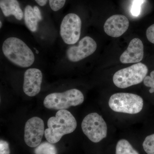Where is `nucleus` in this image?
Here are the masks:
<instances>
[{"instance_id": "f257e3e1", "label": "nucleus", "mask_w": 154, "mask_h": 154, "mask_svg": "<svg viewBox=\"0 0 154 154\" xmlns=\"http://www.w3.org/2000/svg\"><path fill=\"white\" fill-rule=\"evenodd\" d=\"M48 128L45 131V136L48 141L54 144L60 140L64 135L73 132L77 127L76 120L69 111L59 110L55 116L48 119Z\"/></svg>"}, {"instance_id": "f03ea898", "label": "nucleus", "mask_w": 154, "mask_h": 154, "mask_svg": "<svg viewBox=\"0 0 154 154\" xmlns=\"http://www.w3.org/2000/svg\"><path fill=\"white\" fill-rule=\"evenodd\" d=\"M4 55L10 61L22 67H28L33 64L35 56L30 48L17 37H10L3 43Z\"/></svg>"}, {"instance_id": "7ed1b4c3", "label": "nucleus", "mask_w": 154, "mask_h": 154, "mask_svg": "<svg viewBox=\"0 0 154 154\" xmlns=\"http://www.w3.org/2000/svg\"><path fill=\"white\" fill-rule=\"evenodd\" d=\"M84 101V95L79 90L71 89L63 93H54L45 97L43 104L48 109L65 110L71 106L81 105Z\"/></svg>"}, {"instance_id": "20e7f679", "label": "nucleus", "mask_w": 154, "mask_h": 154, "mask_svg": "<svg viewBox=\"0 0 154 154\" xmlns=\"http://www.w3.org/2000/svg\"><path fill=\"white\" fill-rule=\"evenodd\" d=\"M147 67L141 63L121 69L114 74L113 82L116 87L122 89L140 84L146 76Z\"/></svg>"}, {"instance_id": "39448f33", "label": "nucleus", "mask_w": 154, "mask_h": 154, "mask_svg": "<svg viewBox=\"0 0 154 154\" xmlns=\"http://www.w3.org/2000/svg\"><path fill=\"white\" fill-rule=\"evenodd\" d=\"M108 105L115 112L137 114L142 110L143 101L140 96L136 94L116 93L110 96Z\"/></svg>"}, {"instance_id": "423d86ee", "label": "nucleus", "mask_w": 154, "mask_h": 154, "mask_svg": "<svg viewBox=\"0 0 154 154\" xmlns=\"http://www.w3.org/2000/svg\"><path fill=\"white\" fill-rule=\"evenodd\" d=\"M82 128L86 136L95 143L99 142L107 136V124L102 116L96 113H90L85 117Z\"/></svg>"}, {"instance_id": "0eeeda50", "label": "nucleus", "mask_w": 154, "mask_h": 154, "mask_svg": "<svg viewBox=\"0 0 154 154\" xmlns=\"http://www.w3.org/2000/svg\"><path fill=\"white\" fill-rule=\"evenodd\" d=\"M82 29V20L76 14H69L62 21L60 34L65 43L74 44L79 41Z\"/></svg>"}, {"instance_id": "6e6552de", "label": "nucleus", "mask_w": 154, "mask_h": 154, "mask_svg": "<svg viewBox=\"0 0 154 154\" xmlns=\"http://www.w3.org/2000/svg\"><path fill=\"white\" fill-rule=\"evenodd\" d=\"M43 120L38 117H32L25 124L24 139L25 143L30 147H36L41 143L45 133Z\"/></svg>"}, {"instance_id": "1a4fd4ad", "label": "nucleus", "mask_w": 154, "mask_h": 154, "mask_svg": "<svg viewBox=\"0 0 154 154\" xmlns=\"http://www.w3.org/2000/svg\"><path fill=\"white\" fill-rule=\"evenodd\" d=\"M96 41L90 36H85L79 42L78 46L69 48L66 51V56L69 60L77 62L91 55L96 50Z\"/></svg>"}, {"instance_id": "9d476101", "label": "nucleus", "mask_w": 154, "mask_h": 154, "mask_svg": "<svg viewBox=\"0 0 154 154\" xmlns=\"http://www.w3.org/2000/svg\"><path fill=\"white\" fill-rule=\"evenodd\" d=\"M42 74L40 70L36 68L28 69L24 74L23 89L27 96L33 97L37 95L41 90Z\"/></svg>"}, {"instance_id": "9b49d317", "label": "nucleus", "mask_w": 154, "mask_h": 154, "mask_svg": "<svg viewBox=\"0 0 154 154\" xmlns=\"http://www.w3.org/2000/svg\"><path fill=\"white\" fill-rule=\"evenodd\" d=\"M129 26V20L125 16L114 15L106 20L104 29L105 33L108 36L119 37L126 32Z\"/></svg>"}, {"instance_id": "f8f14e48", "label": "nucleus", "mask_w": 154, "mask_h": 154, "mask_svg": "<svg viewBox=\"0 0 154 154\" xmlns=\"http://www.w3.org/2000/svg\"><path fill=\"white\" fill-rule=\"evenodd\" d=\"M143 45L138 38H135L130 42L128 47L121 54L120 62L122 63H138L143 59Z\"/></svg>"}, {"instance_id": "ddd939ff", "label": "nucleus", "mask_w": 154, "mask_h": 154, "mask_svg": "<svg viewBox=\"0 0 154 154\" xmlns=\"http://www.w3.org/2000/svg\"><path fill=\"white\" fill-rule=\"evenodd\" d=\"M42 19L41 13L37 6L32 8L27 5L25 9V25L31 32H36L38 28V22Z\"/></svg>"}, {"instance_id": "4468645a", "label": "nucleus", "mask_w": 154, "mask_h": 154, "mask_svg": "<svg viewBox=\"0 0 154 154\" xmlns=\"http://www.w3.org/2000/svg\"><path fill=\"white\" fill-rule=\"evenodd\" d=\"M0 8L6 17L13 15L19 20L23 18V11L17 0H0Z\"/></svg>"}, {"instance_id": "2eb2a0df", "label": "nucleus", "mask_w": 154, "mask_h": 154, "mask_svg": "<svg viewBox=\"0 0 154 154\" xmlns=\"http://www.w3.org/2000/svg\"><path fill=\"white\" fill-rule=\"evenodd\" d=\"M116 154H139L138 152L125 139L118 141L116 148Z\"/></svg>"}, {"instance_id": "dca6fc26", "label": "nucleus", "mask_w": 154, "mask_h": 154, "mask_svg": "<svg viewBox=\"0 0 154 154\" xmlns=\"http://www.w3.org/2000/svg\"><path fill=\"white\" fill-rule=\"evenodd\" d=\"M35 154H57V150L54 145L49 142H44L36 147Z\"/></svg>"}, {"instance_id": "f3484780", "label": "nucleus", "mask_w": 154, "mask_h": 154, "mask_svg": "<svg viewBox=\"0 0 154 154\" xmlns=\"http://www.w3.org/2000/svg\"><path fill=\"white\" fill-rule=\"evenodd\" d=\"M143 146L147 154H154V134L146 137Z\"/></svg>"}, {"instance_id": "a211bd4d", "label": "nucleus", "mask_w": 154, "mask_h": 154, "mask_svg": "<svg viewBox=\"0 0 154 154\" xmlns=\"http://www.w3.org/2000/svg\"><path fill=\"white\" fill-rule=\"evenodd\" d=\"M144 0H133L131 13L134 17H138L140 14L141 5L144 2Z\"/></svg>"}, {"instance_id": "6ab92c4d", "label": "nucleus", "mask_w": 154, "mask_h": 154, "mask_svg": "<svg viewBox=\"0 0 154 154\" xmlns=\"http://www.w3.org/2000/svg\"><path fill=\"white\" fill-rule=\"evenodd\" d=\"M143 83L147 87L150 88L149 92L150 93L154 92V70L150 73V76H146L143 80Z\"/></svg>"}, {"instance_id": "aec40b11", "label": "nucleus", "mask_w": 154, "mask_h": 154, "mask_svg": "<svg viewBox=\"0 0 154 154\" xmlns=\"http://www.w3.org/2000/svg\"><path fill=\"white\" fill-rule=\"evenodd\" d=\"M66 2V0H49L50 6L54 11H57L61 9Z\"/></svg>"}, {"instance_id": "412c9836", "label": "nucleus", "mask_w": 154, "mask_h": 154, "mask_svg": "<svg viewBox=\"0 0 154 154\" xmlns=\"http://www.w3.org/2000/svg\"><path fill=\"white\" fill-rule=\"evenodd\" d=\"M9 144L3 140L0 141V154H10Z\"/></svg>"}, {"instance_id": "4be33fe9", "label": "nucleus", "mask_w": 154, "mask_h": 154, "mask_svg": "<svg viewBox=\"0 0 154 154\" xmlns=\"http://www.w3.org/2000/svg\"><path fill=\"white\" fill-rule=\"evenodd\" d=\"M146 35L148 40L154 44V24L151 25L147 29Z\"/></svg>"}, {"instance_id": "5701e85b", "label": "nucleus", "mask_w": 154, "mask_h": 154, "mask_svg": "<svg viewBox=\"0 0 154 154\" xmlns=\"http://www.w3.org/2000/svg\"><path fill=\"white\" fill-rule=\"evenodd\" d=\"M35 1L40 6L45 5L48 2V0H35Z\"/></svg>"}, {"instance_id": "b1692460", "label": "nucleus", "mask_w": 154, "mask_h": 154, "mask_svg": "<svg viewBox=\"0 0 154 154\" xmlns=\"http://www.w3.org/2000/svg\"><path fill=\"white\" fill-rule=\"evenodd\" d=\"M0 25H1V26H0V28H2V22H1V24H0Z\"/></svg>"}]
</instances>
